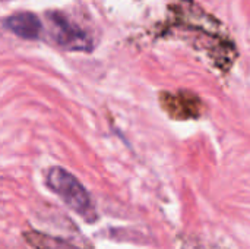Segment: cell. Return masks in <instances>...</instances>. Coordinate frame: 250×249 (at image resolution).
Returning a JSON list of instances; mask_svg holds the SVG:
<instances>
[{
  "label": "cell",
  "instance_id": "6da1fadb",
  "mask_svg": "<svg viewBox=\"0 0 250 249\" xmlns=\"http://www.w3.org/2000/svg\"><path fill=\"white\" fill-rule=\"evenodd\" d=\"M47 185L83 220L92 223L97 219V211L88 191L72 173L62 167H51L47 173Z\"/></svg>",
  "mask_w": 250,
  "mask_h": 249
},
{
  "label": "cell",
  "instance_id": "7a4b0ae2",
  "mask_svg": "<svg viewBox=\"0 0 250 249\" xmlns=\"http://www.w3.org/2000/svg\"><path fill=\"white\" fill-rule=\"evenodd\" d=\"M47 19L50 22V31L56 44L64 50L73 51H89L92 50V41L88 34L72 22L66 15L60 12H48Z\"/></svg>",
  "mask_w": 250,
  "mask_h": 249
},
{
  "label": "cell",
  "instance_id": "3957f363",
  "mask_svg": "<svg viewBox=\"0 0 250 249\" xmlns=\"http://www.w3.org/2000/svg\"><path fill=\"white\" fill-rule=\"evenodd\" d=\"M3 25L7 31L23 40H38L42 28L40 18L31 12H21L7 16L3 21Z\"/></svg>",
  "mask_w": 250,
  "mask_h": 249
}]
</instances>
